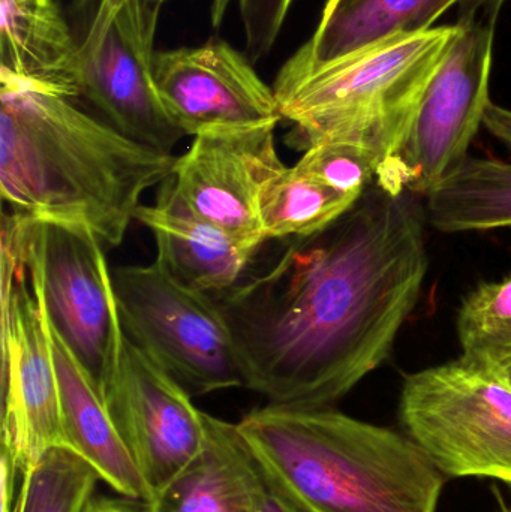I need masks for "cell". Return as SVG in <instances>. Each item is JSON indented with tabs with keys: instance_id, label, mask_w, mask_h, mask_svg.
Here are the masks:
<instances>
[{
	"instance_id": "18",
	"label": "cell",
	"mask_w": 511,
	"mask_h": 512,
	"mask_svg": "<svg viewBox=\"0 0 511 512\" xmlns=\"http://www.w3.org/2000/svg\"><path fill=\"white\" fill-rule=\"evenodd\" d=\"M462 0H327L314 35L284 63L294 75L399 35L425 32Z\"/></svg>"
},
{
	"instance_id": "21",
	"label": "cell",
	"mask_w": 511,
	"mask_h": 512,
	"mask_svg": "<svg viewBox=\"0 0 511 512\" xmlns=\"http://www.w3.org/2000/svg\"><path fill=\"white\" fill-rule=\"evenodd\" d=\"M99 481L98 472L74 451L53 448L21 475L14 512H87Z\"/></svg>"
},
{
	"instance_id": "13",
	"label": "cell",
	"mask_w": 511,
	"mask_h": 512,
	"mask_svg": "<svg viewBox=\"0 0 511 512\" xmlns=\"http://www.w3.org/2000/svg\"><path fill=\"white\" fill-rule=\"evenodd\" d=\"M153 80L165 113L183 135L282 120L273 87L261 80L246 54L221 38L156 51Z\"/></svg>"
},
{
	"instance_id": "4",
	"label": "cell",
	"mask_w": 511,
	"mask_h": 512,
	"mask_svg": "<svg viewBox=\"0 0 511 512\" xmlns=\"http://www.w3.org/2000/svg\"><path fill=\"white\" fill-rule=\"evenodd\" d=\"M461 24L393 36L294 75L276 77L282 120L300 149L341 141L374 158L377 174L401 149Z\"/></svg>"
},
{
	"instance_id": "14",
	"label": "cell",
	"mask_w": 511,
	"mask_h": 512,
	"mask_svg": "<svg viewBox=\"0 0 511 512\" xmlns=\"http://www.w3.org/2000/svg\"><path fill=\"white\" fill-rule=\"evenodd\" d=\"M135 221L152 233L155 262L162 270L212 297L236 286L258 252L197 215L177 194L170 177L159 185L155 203L141 204Z\"/></svg>"
},
{
	"instance_id": "26",
	"label": "cell",
	"mask_w": 511,
	"mask_h": 512,
	"mask_svg": "<svg viewBox=\"0 0 511 512\" xmlns=\"http://www.w3.org/2000/svg\"><path fill=\"white\" fill-rule=\"evenodd\" d=\"M483 126L511 152V110L489 102Z\"/></svg>"
},
{
	"instance_id": "3",
	"label": "cell",
	"mask_w": 511,
	"mask_h": 512,
	"mask_svg": "<svg viewBox=\"0 0 511 512\" xmlns=\"http://www.w3.org/2000/svg\"><path fill=\"white\" fill-rule=\"evenodd\" d=\"M237 427L266 474L306 511H437L443 472L410 436L333 408L267 403Z\"/></svg>"
},
{
	"instance_id": "17",
	"label": "cell",
	"mask_w": 511,
	"mask_h": 512,
	"mask_svg": "<svg viewBox=\"0 0 511 512\" xmlns=\"http://www.w3.org/2000/svg\"><path fill=\"white\" fill-rule=\"evenodd\" d=\"M50 334L66 448L86 460L122 498L147 504L152 489L120 436L98 384L51 324Z\"/></svg>"
},
{
	"instance_id": "11",
	"label": "cell",
	"mask_w": 511,
	"mask_h": 512,
	"mask_svg": "<svg viewBox=\"0 0 511 512\" xmlns=\"http://www.w3.org/2000/svg\"><path fill=\"white\" fill-rule=\"evenodd\" d=\"M102 399L153 495L204 447L206 412L126 336Z\"/></svg>"
},
{
	"instance_id": "32",
	"label": "cell",
	"mask_w": 511,
	"mask_h": 512,
	"mask_svg": "<svg viewBox=\"0 0 511 512\" xmlns=\"http://www.w3.org/2000/svg\"><path fill=\"white\" fill-rule=\"evenodd\" d=\"M156 2L164 3V2H165V0H156Z\"/></svg>"
},
{
	"instance_id": "19",
	"label": "cell",
	"mask_w": 511,
	"mask_h": 512,
	"mask_svg": "<svg viewBox=\"0 0 511 512\" xmlns=\"http://www.w3.org/2000/svg\"><path fill=\"white\" fill-rule=\"evenodd\" d=\"M426 219L443 233L511 227V164L467 158L428 195Z\"/></svg>"
},
{
	"instance_id": "2",
	"label": "cell",
	"mask_w": 511,
	"mask_h": 512,
	"mask_svg": "<svg viewBox=\"0 0 511 512\" xmlns=\"http://www.w3.org/2000/svg\"><path fill=\"white\" fill-rule=\"evenodd\" d=\"M171 153L90 116L74 99L0 84V189L15 215L122 245L141 197L173 173Z\"/></svg>"
},
{
	"instance_id": "25",
	"label": "cell",
	"mask_w": 511,
	"mask_h": 512,
	"mask_svg": "<svg viewBox=\"0 0 511 512\" xmlns=\"http://www.w3.org/2000/svg\"><path fill=\"white\" fill-rule=\"evenodd\" d=\"M266 472V471H264ZM257 512H309L299 502L294 501L288 493H285L269 475L266 474V486L261 495Z\"/></svg>"
},
{
	"instance_id": "12",
	"label": "cell",
	"mask_w": 511,
	"mask_h": 512,
	"mask_svg": "<svg viewBox=\"0 0 511 512\" xmlns=\"http://www.w3.org/2000/svg\"><path fill=\"white\" fill-rule=\"evenodd\" d=\"M276 126L203 132L176 158L170 176L177 194L197 215L249 248L260 249L267 242L261 198L287 168L276 149Z\"/></svg>"
},
{
	"instance_id": "27",
	"label": "cell",
	"mask_w": 511,
	"mask_h": 512,
	"mask_svg": "<svg viewBox=\"0 0 511 512\" xmlns=\"http://www.w3.org/2000/svg\"><path fill=\"white\" fill-rule=\"evenodd\" d=\"M18 471L8 454L2 451L0 459V512H14L15 478Z\"/></svg>"
},
{
	"instance_id": "8",
	"label": "cell",
	"mask_w": 511,
	"mask_h": 512,
	"mask_svg": "<svg viewBox=\"0 0 511 512\" xmlns=\"http://www.w3.org/2000/svg\"><path fill=\"white\" fill-rule=\"evenodd\" d=\"M453 42L423 96L416 119L375 182L387 191L426 197L467 159L489 102L497 23L461 14Z\"/></svg>"
},
{
	"instance_id": "30",
	"label": "cell",
	"mask_w": 511,
	"mask_h": 512,
	"mask_svg": "<svg viewBox=\"0 0 511 512\" xmlns=\"http://www.w3.org/2000/svg\"><path fill=\"white\" fill-rule=\"evenodd\" d=\"M504 373H506V378L509 379L511 385V363L507 364L506 367H503Z\"/></svg>"
},
{
	"instance_id": "10",
	"label": "cell",
	"mask_w": 511,
	"mask_h": 512,
	"mask_svg": "<svg viewBox=\"0 0 511 512\" xmlns=\"http://www.w3.org/2000/svg\"><path fill=\"white\" fill-rule=\"evenodd\" d=\"M161 5L156 0H126L107 23L90 24L81 42V96L123 134L171 153L185 135L165 113L153 80Z\"/></svg>"
},
{
	"instance_id": "24",
	"label": "cell",
	"mask_w": 511,
	"mask_h": 512,
	"mask_svg": "<svg viewBox=\"0 0 511 512\" xmlns=\"http://www.w3.org/2000/svg\"><path fill=\"white\" fill-rule=\"evenodd\" d=\"M293 0H239L246 56L260 62L272 51Z\"/></svg>"
},
{
	"instance_id": "23",
	"label": "cell",
	"mask_w": 511,
	"mask_h": 512,
	"mask_svg": "<svg viewBox=\"0 0 511 512\" xmlns=\"http://www.w3.org/2000/svg\"><path fill=\"white\" fill-rule=\"evenodd\" d=\"M296 167L354 198H362L377 179L374 158L362 147L341 141L309 147Z\"/></svg>"
},
{
	"instance_id": "7",
	"label": "cell",
	"mask_w": 511,
	"mask_h": 512,
	"mask_svg": "<svg viewBox=\"0 0 511 512\" xmlns=\"http://www.w3.org/2000/svg\"><path fill=\"white\" fill-rule=\"evenodd\" d=\"M2 451L18 474L66 448L50 319L11 221H2Z\"/></svg>"
},
{
	"instance_id": "28",
	"label": "cell",
	"mask_w": 511,
	"mask_h": 512,
	"mask_svg": "<svg viewBox=\"0 0 511 512\" xmlns=\"http://www.w3.org/2000/svg\"><path fill=\"white\" fill-rule=\"evenodd\" d=\"M506 0H462L461 14L476 15L497 23L498 15Z\"/></svg>"
},
{
	"instance_id": "22",
	"label": "cell",
	"mask_w": 511,
	"mask_h": 512,
	"mask_svg": "<svg viewBox=\"0 0 511 512\" xmlns=\"http://www.w3.org/2000/svg\"><path fill=\"white\" fill-rule=\"evenodd\" d=\"M458 336L461 357L501 369L511 363V273L464 298Z\"/></svg>"
},
{
	"instance_id": "1",
	"label": "cell",
	"mask_w": 511,
	"mask_h": 512,
	"mask_svg": "<svg viewBox=\"0 0 511 512\" xmlns=\"http://www.w3.org/2000/svg\"><path fill=\"white\" fill-rule=\"evenodd\" d=\"M425 222L419 195L374 182L335 224L215 297L245 388L267 405L332 408L378 369L425 283Z\"/></svg>"
},
{
	"instance_id": "29",
	"label": "cell",
	"mask_w": 511,
	"mask_h": 512,
	"mask_svg": "<svg viewBox=\"0 0 511 512\" xmlns=\"http://www.w3.org/2000/svg\"><path fill=\"white\" fill-rule=\"evenodd\" d=\"M126 0H101L98 8H96L95 18H93V26H101L110 20L111 15L125 3Z\"/></svg>"
},
{
	"instance_id": "6",
	"label": "cell",
	"mask_w": 511,
	"mask_h": 512,
	"mask_svg": "<svg viewBox=\"0 0 511 512\" xmlns=\"http://www.w3.org/2000/svg\"><path fill=\"white\" fill-rule=\"evenodd\" d=\"M125 336L191 396L245 387L233 334L215 297L156 262L111 270Z\"/></svg>"
},
{
	"instance_id": "16",
	"label": "cell",
	"mask_w": 511,
	"mask_h": 512,
	"mask_svg": "<svg viewBox=\"0 0 511 512\" xmlns=\"http://www.w3.org/2000/svg\"><path fill=\"white\" fill-rule=\"evenodd\" d=\"M198 456L147 502L149 512H257L266 472L237 424L206 414Z\"/></svg>"
},
{
	"instance_id": "5",
	"label": "cell",
	"mask_w": 511,
	"mask_h": 512,
	"mask_svg": "<svg viewBox=\"0 0 511 512\" xmlns=\"http://www.w3.org/2000/svg\"><path fill=\"white\" fill-rule=\"evenodd\" d=\"M399 417L443 475L511 486V385L501 367L461 357L413 373Z\"/></svg>"
},
{
	"instance_id": "31",
	"label": "cell",
	"mask_w": 511,
	"mask_h": 512,
	"mask_svg": "<svg viewBox=\"0 0 511 512\" xmlns=\"http://www.w3.org/2000/svg\"><path fill=\"white\" fill-rule=\"evenodd\" d=\"M498 512H511V507L509 505L504 504L503 501H501V508Z\"/></svg>"
},
{
	"instance_id": "15",
	"label": "cell",
	"mask_w": 511,
	"mask_h": 512,
	"mask_svg": "<svg viewBox=\"0 0 511 512\" xmlns=\"http://www.w3.org/2000/svg\"><path fill=\"white\" fill-rule=\"evenodd\" d=\"M0 84L80 98L81 42L57 0H0Z\"/></svg>"
},
{
	"instance_id": "9",
	"label": "cell",
	"mask_w": 511,
	"mask_h": 512,
	"mask_svg": "<svg viewBox=\"0 0 511 512\" xmlns=\"http://www.w3.org/2000/svg\"><path fill=\"white\" fill-rule=\"evenodd\" d=\"M8 218L38 274L50 324L102 394L125 339L104 245L86 228Z\"/></svg>"
},
{
	"instance_id": "20",
	"label": "cell",
	"mask_w": 511,
	"mask_h": 512,
	"mask_svg": "<svg viewBox=\"0 0 511 512\" xmlns=\"http://www.w3.org/2000/svg\"><path fill=\"white\" fill-rule=\"evenodd\" d=\"M360 198L344 194L321 180L287 167L261 198V224L269 240L306 239L335 224Z\"/></svg>"
}]
</instances>
